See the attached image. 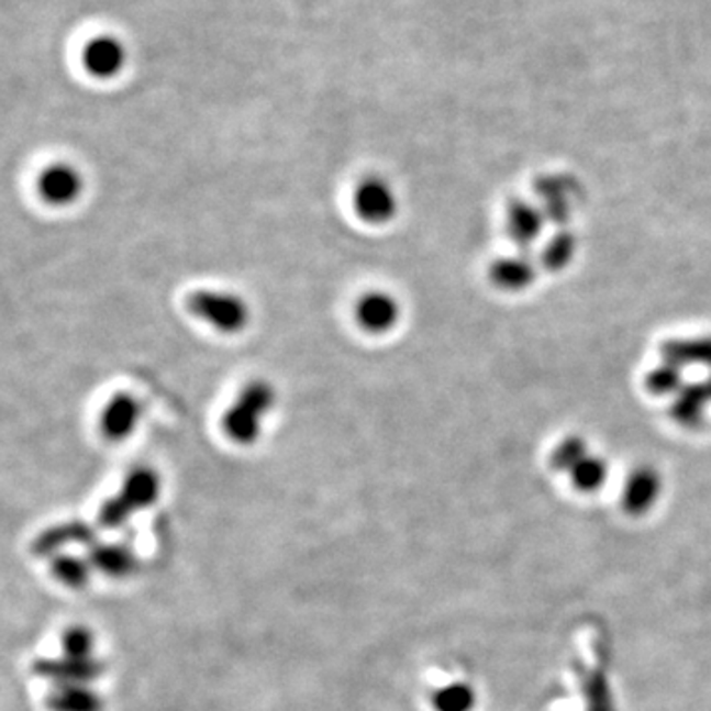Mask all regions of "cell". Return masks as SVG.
Returning <instances> with one entry per match:
<instances>
[{"label": "cell", "instance_id": "obj_8", "mask_svg": "<svg viewBox=\"0 0 711 711\" xmlns=\"http://www.w3.org/2000/svg\"><path fill=\"white\" fill-rule=\"evenodd\" d=\"M143 418V403L133 393H118L108 401L101 415V431L109 441H123L137 431Z\"/></svg>", "mask_w": 711, "mask_h": 711}, {"label": "cell", "instance_id": "obj_14", "mask_svg": "<svg viewBox=\"0 0 711 711\" xmlns=\"http://www.w3.org/2000/svg\"><path fill=\"white\" fill-rule=\"evenodd\" d=\"M508 234L522 247L536 242L544 227V212L537 205L520 202L508 210Z\"/></svg>", "mask_w": 711, "mask_h": 711}, {"label": "cell", "instance_id": "obj_12", "mask_svg": "<svg viewBox=\"0 0 711 711\" xmlns=\"http://www.w3.org/2000/svg\"><path fill=\"white\" fill-rule=\"evenodd\" d=\"M534 277V265L530 264L524 255L502 257L490 267V279L502 291H522L527 285H532Z\"/></svg>", "mask_w": 711, "mask_h": 711}, {"label": "cell", "instance_id": "obj_5", "mask_svg": "<svg viewBox=\"0 0 711 711\" xmlns=\"http://www.w3.org/2000/svg\"><path fill=\"white\" fill-rule=\"evenodd\" d=\"M105 670L103 663L96 658H44L34 664V674L40 678H46L49 682L62 686V684H89L99 678Z\"/></svg>", "mask_w": 711, "mask_h": 711}, {"label": "cell", "instance_id": "obj_17", "mask_svg": "<svg viewBox=\"0 0 711 711\" xmlns=\"http://www.w3.org/2000/svg\"><path fill=\"white\" fill-rule=\"evenodd\" d=\"M575 487L581 488L584 492H593L599 487H603L607 480V465L599 457L587 455L584 460H579L571 470Z\"/></svg>", "mask_w": 711, "mask_h": 711}, {"label": "cell", "instance_id": "obj_3", "mask_svg": "<svg viewBox=\"0 0 711 711\" xmlns=\"http://www.w3.org/2000/svg\"><path fill=\"white\" fill-rule=\"evenodd\" d=\"M188 309L222 334H237L249 324L252 312L247 302L234 292L200 289L188 297Z\"/></svg>", "mask_w": 711, "mask_h": 711}, {"label": "cell", "instance_id": "obj_4", "mask_svg": "<svg viewBox=\"0 0 711 711\" xmlns=\"http://www.w3.org/2000/svg\"><path fill=\"white\" fill-rule=\"evenodd\" d=\"M354 208L368 224H388L391 218L398 214V196L388 180L380 176H370L362 180L356 188Z\"/></svg>", "mask_w": 711, "mask_h": 711}, {"label": "cell", "instance_id": "obj_1", "mask_svg": "<svg viewBox=\"0 0 711 711\" xmlns=\"http://www.w3.org/2000/svg\"><path fill=\"white\" fill-rule=\"evenodd\" d=\"M277 393L269 381L257 380L247 384L235 398L230 410L225 411L224 431L237 445H252L262 431L264 420L271 413Z\"/></svg>", "mask_w": 711, "mask_h": 711}, {"label": "cell", "instance_id": "obj_7", "mask_svg": "<svg viewBox=\"0 0 711 711\" xmlns=\"http://www.w3.org/2000/svg\"><path fill=\"white\" fill-rule=\"evenodd\" d=\"M401 307L390 292H366L356 304V321L364 331L386 334L400 322Z\"/></svg>", "mask_w": 711, "mask_h": 711}, {"label": "cell", "instance_id": "obj_9", "mask_svg": "<svg viewBox=\"0 0 711 711\" xmlns=\"http://www.w3.org/2000/svg\"><path fill=\"white\" fill-rule=\"evenodd\" d=\"M84 68L89 76L98 79L115 78L121 69L125 68L127 52L125 46L113 36H98L89 40L81 54Z\"/></svg>", "mask_w": 711, "mask_h": 711}, {"label": "cell", "instance_id": "obj_21", "mask_svg": "<svg viewBox=\"0 0 711 711\" xmlns=\"http://www.w3.org/2000/svg\"><path fill=\"white\" fill-rule=\"evenodd\" d=\"M575 254V237L571 234H562L554 237L547 244L546 252H544V262H546L549 269H562L566 267Z\"/></svg>", "mask_w": 711, "mask_h": 711}, {"label": "cell", "instance_id": "obj_10", "mask_svg": "<svg viewBox=\"0 0 711 711\" xmlns=\"http://www.w3.org/2000/svg\"><path fill=\"white\" fill-rule=\"evenodd\" d=\"M89 564L93 569L109 577H129L138 569V559L129 547L119 544H96L91 546Z\"/></svg>", "mask_w": 711, "mask_h": 711}, {"label": "cell", "instance_id": "obj_6", "mask_svg": "<svg viewBox=\"0 0 711 711\" xmlns=\"http://www.w3.org/2000/svg\"><path fill=\"white\" fill-rule=\"evenodd\" d=\"M38 190L48 204H74L84 192V176L76 166L56 163L40 176Z\"/></svg>", "mask_w": 711, "mask_h": 711}, {"label": "cell", "instance_id": "obj_11", "mask_svg": "<svg viewBox=\"0 0 711 711\" xmlns=\"http://www.w3.org/2000/svg\"><path fill=\"white\" fill-rule=\"evenodd\" d=\"M93 542H96V537H93L91 527L86 526V524H78V522H71V524L46 530L34 542V552H36V556H54V554H58L64 547L71 546V544L89 546Z\"/></svg>", "mask_w": 711, "mask_h": 711}, {"label": "cell", "instance_id": "obj_2", "mask_svg": "<svg viewBox=\"0 0 711 711\" xmlns=\"http://www.w3.org/2000/svg\"><path fill=\"white\" fill-rule=\"evenodd\" d=\"M160 495V477L153 468L138 467L129 473L118 497L105 502L99 512V526L108 530L127 524L129 518L137 514L138 510L148 508Z\"/></svg>", "mask_w": 711, "mask_h": 711}, {"label": "cell", "instance_id": "obj_19", "mask_svg": "<svg viewBox=\"0 0 711 711\" xmlns=\"http://www.w3.org/2000/svg\"><path fill=\"white\" fill-rule=\"evenodd\" d=\"M64 653L71 658H93V648H96V636L86 629V626H71L62 638Z\"/></svg>", "mask_w": 711, "mask_h": 711}, {"label": "cell", "instance_id": "obj_13", "mask_svg": "<svg viewBox=\"0 0 711 711\" xmlns=\"http://www.w3.org/2000/svg\"><path fill=\"white\" fill-rule=\"evenodd\" d=\"M52 711H103V700L88 684H62L48 696Z\"/></svg>", "mask_w": 711, "mask_h": 711}, {"label": "cell", "instance_id": "obj_16", "mask_svg": "<svg viewBox=\"0 0 711 711\" xmlns=\"http://www.w3.org/2000/svg\"><path fill=\"white\" fill-rule=\"evenodd\" d=\"M91 564L86 559H79L76 556H66V554H58L54 559L52 571L58 577L59 581L74 589H81L89 584L91 579Z\"/></svg>", "mask_w": 711, "mask_h": 711}, {"label": "cell", "instance_id": "obj_20", "mask_svg": "<svg viewBox=\"0 0 711 711\" xmlns=\"http://www.w3.org/2000/svg\"><path fill=\"white\" fill-rule=\"evenodd\" d=\"M587 455H589V451H587V445H585L584 441L577 437H569L557 445L552 458H554V467L557 470H567L569 473Z\"/></svg>", "mask_w": 711, "mask_h": 711}, {"label": "cell", "instance_id": "obj_18", "mask_svg": "<svg viewBox=\"0 0 711 711\" xmlns=\"http://www.w3.org/2000/svg\"><path fill=\"white\" fill-rule=\"evenodd\" d=\"M437 711H468L475 703V696L465 684H453L438 690L433 698Z\"/></svg>", "mask_w": 711, "mask_h": 711}, {"label": "cell", "instance_id": "obj_15", "mask_svg": "<svg viewBox=\"0 0 711 711\" xmlns=\"http://www.w3.org/2000/svg\"><path fill=\"white\" fill-rule=\"evenodd\" d=\"M658 488L660 480L656 473L648 468L636 470L624 488V504L631 512H643L653 504L654 498L658 497Z\"/></svg>", "mask_w": 711, "mask_h": 711}]
</instances>
